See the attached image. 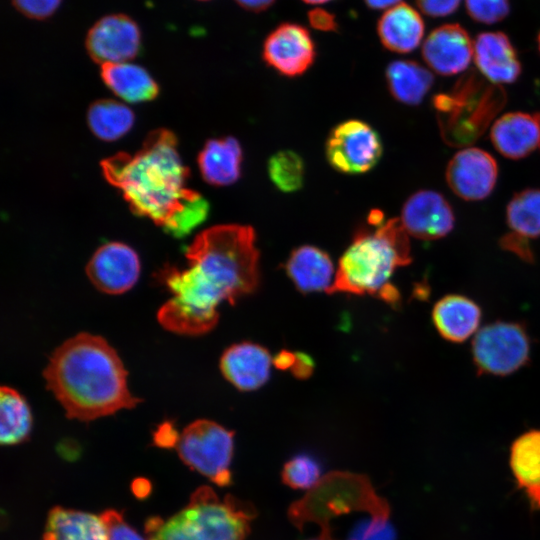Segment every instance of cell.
<instances>
[{"label": "cell", "instance_id": "cell-1", "mask_svg": "<svg viewBox=\"0 0 540 540\" xmlns=\"http://www.w3.org/2000/svg\"><path fill=\"white\" fill-rule=\"evenodd\" d=\"M186 269L166 267L162 283L172 297L157 313L170 332L196 336L217 324L222 302L233 304L256 288L259 252L252 227L226 224L202 231L186 249Z\"/></svg>", "mask_w": 540, "mask_h": 540}, {"label": "cell", "instance_id": "cell-2", "mask_svg": "<svg viewBox=\"0 0 540 540\" xmlns=\"http://www.w3.org/2000/svg\"><path fill=\"white\" fill-rule=\"evenodd\" d=\"M105 179L117 188L130 209L175 237L189 234L208 215V202L187 186L189 171L175 135L151 132L134 154L120 152L101 162Z\"/></svg>", "mask_w": 540, "mask_h": 540}, {"label": "cell", "instance_id": "cell-3", "mask_svg": "<svg viewBox=\"0 0 540 540\" xmlns=\"http://www.w3.org/2000/svg\"><path fill=\"white\" fill-rule=\"evenodd\" d=\"M43 376L70 419L88 422L141 402L129 391L117 352L97 335L79 333L62 343Z\"/></svg>", "mask_w": 540, "mask_h": 540}, {"label": "cell", "instance_id": "cell-4", "mask_svg": "<svg viewBox=\"0 0 540 540\" xmlns=\"http://www.w3.org/2000/svg\"><path fill=\"white\" fill-rule=\"evenodd\" d=\"M369 223L375 228L360 230L340 258L329 293L378 295L393 302L398 292L390 279L412 260L409 235L400 219L384 221L378 211L371 213Z\"/></svg>", "mask_w": 540, "mask_h": 540}, {"label": "cell", "instance_id": "cell-5", "mask_svg": "<svg viewBox=\"0 0 540 540\" xmlns=\"http://www.w3.org/2000/svg\"><path fill=\"white\" fill-rule=\"evenodd\" d=\"M255 510L231 495L220 498L201 486L186 506L164 520L150 517L145 523L147 540H245Z\"/></svg>", "mask_w": 540, "mask_h": 540}, {"label": "cell", "instance_id": "cell-6", "mask_svg": "<svg viewBox=\"0 0 540 540\" xmlns=\"http://www.w3.org/2000/svg\"><path fill=\"white\" fill-rule=\"evenodd\" d=\"M504 102L500 86L487 85L474 73L466 74L449 94L434 98L444 139L456 146L475 141Z\"/></svg>", "mask_w": 540, "mask_h": 540}, {"label": "cell", "instance_id": "cell-7", "mask_svg": "<svg viewBox=\"0 0 540 540\" xmlns=\"http://www.w3.org/2000/svg\"><path fill=\"white\" fill-rule=\"evenodd\" d=\"M175 448L180 459L192 470L218 486L230 485L234 451L232 431L214 421L198 419L183 429Z\"/></svg>", "mask_w": 540, "mask_h": 540}, {"label": "cell", "instance_id": "cell-8", "mask_svg": "<svg viewBox=\"0 0 540 540\" xmlns=\"http://www.w3.org/2000/svg\"><path fill=\"white\" fill-rule=\"evenodd\" d=\"M471 351L480 374L507 376L528 363L531 340L522 324L495 321L477 331Z\"/></svg>", "mask_w": 540, "mask_h": 540}, {"label": "cell", "instance_id": "cell-9", "mask_svg": "<svg viewBox=\"0 0 540 540\" xmlns=\"http://www.w3.org/2000/svg\"><path fill=\"white\" fill-rule=\"evenodd\" d=\"M325 150L327 160L335 170L345 174H361L378 163L382 143L369 124L351 119L334 127Z\"/></svg>", "mask_w": 540, "mask_h": 540}, {"label": "cell", "instance_id": "cell-10", "mask_svg": "<svg viewBox=\"0 0 540 540\" xmlns=\"http://www.w3.org/2000/svg\"><path fill=\"white\" fill-rule=\"evenodd\" d=\"M140 45L138 24L122 13L100 18L91 26L85 40L89 56L101 66L130 61L137 56Z\"/></svg>", "mask_w": 540, "mask_h": 540}, {"label": "cell", "instance_id": "cell-11", "mask_svg": "<svg viewBox=\"0 0 540 540\" xmlns=\"http://www.w3.org/2000/svg\"><path fill=\"white\" fill-rule=\"evenodd\" d=\"M264 61L278 73L295 77L313 64L316 47L309 31L297 23H282L272 30L263 44Z\"/></svg>", "mask_w": 540, "mask_h": 540}, {"label": "cell", "instance_id": "cell-12", "mask_svg": "<svg viewBox=\"0 0 540 540\" xmlns=\"http://www.w3.org/2000/svg\"><path fill=\"white\" fill-rule=\"evenodd\" d=\"M498 178L496 160L487 151L468 147L458 151L449 161L446 181L450 189L467 201L488 197Z\"/></svg>", "mask_w": 540, "mask_h": 540}, {"label": "cell", "instance_id": "cell-13", "mask_svg": "<svg viewBox=\"0 0 540 540\" xmlns=\"http://www.w3.org/2000/svg\"><path fill=\"white\" fill-rule=\"evenodd\" d=\"M86 273L99 291L122 294L130 290L139 278V257L130 246L110 242L95 251L87 264Z\"/></svg>", "mask_w": 540, "mask_h": 540}, {"label": "cell", "instance_id": "cell-14", "mask_svg": "<svg viewBox=\"0 0 540 540\" xmlns=\"http://www.w3.org/2000/svg\"><path fill=\"white\" fill-rule=\"evenodd\" d=\"M400 221L408 235L421 240H436L452 231L455 217L442 194L419 190L404 203Z\"/></svg>", "mask_w": 540, "mask_h": 540}, {"label": "cell", "instance_id": "cell-15", "mask_svg": "<svg viewBox=\"0 0 540 540\" xmlns=\"http://www.w3.org/2000/svg\"><path fill=\"white\" fill-rule=\"evenodd\" d=\"M474 54V43L464 27L457 23L443 24L425 39L422 57L435 73L452 76L464 71Z\"/></svg>", "mask_w": 540, "mask_h": 540}, {"label": "cell", "instance_id": "cell-16", "mask_svg": "<svg viewBox=\"0 0 540 540\" xmlns=\"http://www.w3.org/2000/svg\"><path fill=\"white\" fill-rule=\"evenodd\" d=\"M474 61L493 85L514 83L521 74L517 50L503 32H482L474 41Z\"/></svg>", "mask_w": 540, "mask_h": 540}, {"label": "cell", "instance_id": "cell-17", "mask_svg": "<svg viewBox=\"0 0 540 540\" xmlns=\"http://www.w3.org/2000/svg\"><path fill=\"white\" fill-rule=\"evenodd\" d=\"M272 362L270 353L264 347L241 342L224 351L220 369L233 386L251 391L260 388L268 380Z\"/></svg>", "mask_w": 540, "mask_h": 540}, {"label": "cell", "instance_id": "cell-18", "mask_svg": "<svg viewBox=\"0 0 540 540\" xmlns=\"http://www.w3.org/2000/svg\"><path fill=\"white\" fill-rule=\"evenodd\" d=\"M495 149L504 157L521 159L540 148V113L509 112L490 130Z\"/></svg>", "mask_w": 540, "mask_h": 540}, {"label": "cell", "instance_id": "cell-19", "mask_svg": "<svg viewBox=\"0 0 540 540\" xmlns=\"http://www.w3.org/2000/svg\"><path fill=\"white\" fill-rule=\"evenodd\" d=\"M482 311L471 298L447 294L432 309V322L439 335L450 342L461 343L479 330Z\"/></svg>", "mask_w": 540, "mask_h": 540}, {"label": "cell", "instance_id": "cell-20", "mask_svg": "<svg viewBox=\"0 0 540 540\" xmlns=\"http://www.w3.org/2000/svg\"><path fill=\"white\" fill-rule=\"evenodd\" d=\"M425 24L412 6L399 3L381 15L377 33L382 45L396 53H410L421 43Z\"/></svg>", "mask_w": 540, "mask_h": 540}, {"label": "cell", "instance_id": "cell-21", "mask_svg": "<svg viewBox=\"0 0 540 540\" xmlns=\"http://www.w3.org/2000/svg\"><path fill=\"white\" fill-rule=\"evenodd\" d=\"M285 268L297 289L305 293H329L335 280L334 265L329 255L311 245L295 249Z\"/></svg>", "mask_w": 540, "mask_h": 540}, {"label": "cell", "instance_id": "cell-22", "mask_svg": "<svg viewBox=\"0 0 540 540\" xmlns=\"http://www.w3.org/2000/svg\"><path fill=\"white\" fill-rule=\"evenodd\" d=\"M242 156V148L235 138L210 139L198 156L200 173L211 185H230L240 177Z\"/></svg>", "mask_w": 540, "mask_h": 540}, {"label": "cell", "instance_id": "cell-23", "mask_svg": "<svg viewBox=\"0 0 540 540\" xmlns=\"http://www.w3.org/2000/svg\"><path fill=\"white\" fill-rule=\"evenodd\" d=\"M510 466L519 487L533 507L540 509V429L529 430L514 440Z\"/></svg>", "mask_w": 540, "mask_h": 540}, {"label": "cell", "instance_id": "cell-24", "mask_svg": "<svg viewBox=\"0 0 540 540\" xmlns=\"http://www.w3.org/2000/svg\"><path fill=\"white\" fill-rule=\"evenodd\" d=\"M43 540H107V530L100 515L57 506L49 511Z\"/></svg>", "mask_w": 540, "mask_h": 540}, {"label": "cell", "instance_id": "cell-25", "mask_svg": "<svg viewBox=\"0 0 540 540\" xmlns=\"http://www.w3.org/2000/svg\"><path fill=\"white\" fill-rule=\"evenodd\" d=\"M101 78L114 94L130 103L150 101L159 91L145 68L129 62L102 65Z\"/></svg>", "mask_w": 540, "mask_h": 540}, {"label": "cell", "instance_id": "cell-26", "mask_svg": "<svg viewBox=\"0 0 540 540\" xmlns=\"http://www.w3.org/2000/svg\"><path fill=\"white\" fill-rule=\"evenodd\" d=\"M385 75L392 96L406 105L419 104L434 82L433 74L412 60L391 62Z\"/></svg>", "mask_w": 540, "mask_h": 540}, {"label": "cell", "instance_id": "cell-27", "mask_svg": "<svg viewBox=\"0 0 540 540\" xmlns=\"http://www.w3.org/2000/svg\"><path fill=\"white\" fill-rule=\"evenodd\" d=\"M134 120L130 108L111 99L95 101L87 113L90 130L103 141H115L124 136L132 128Z\"/></svg>", "mask_w": 540, "mask_h": 540}, {"label": "cell", "instance_id": "cell-28", "mask_svg": "<svg viewBox=\"0 0 540 540\" xmlns=\"http://www.w3.org/2000/svg\"><path fill=\"white\" fill-rule=\"evenodd\" d=\"M0 442L15 445L25 441L31 431L32 415L28 403L15 389L2 386L0 391Z\"/></svg>", "mask_w": 540, "mask_h": 540}, {"label": "cell", "instance_id": "cell-29", "mask_svg": "<svg viewBox=\"0 0 540 540\" xmlns=\"http://www.w3.org/2000/svg\"><path fill=\"white\" fill-rule=\"evenodd\" d=\"M506 222L511 233L528 241L540 237V189L516 193L507 205Z\"/></svg>", "mask_w": 540, "mask_h": 540}, {"label": "cell", "instance_id": "cell-30", "mask_svg": "<svg viewBox=\"0 0 540 540\" xmlns=\"http://www.w3.org/2000/svg\"><path fill=\"white\" fill-rule=\"evenodd\" d=\"M268 173L279 190L286 193L294 192L303 185L304 163L293 151H279L269 159Z\"/></svg>", "mask_w": 540, "mask_h": 540}, {"label": "cell", "instance_id": "cell-31", "mask_svg": "<svg viewBox=\"0 0 540 540\" xmlns=\"http://www.w3.org/2000/svg\"><path fill=\"white\" fill-rule=\"evenodd\" d=\"M321 469L316 460L307 455L290 459L283 467L282 480L294 489H309L320 482Z\"/></svg>", "mask_w": 540, "mask_h": 540}, {"label": "cell", "instance_id": "cell-32", "mask_svg": "<svg viewBox=\"0 0 540 540\" xmlns=\"http://www.w3.org/2000/svg\"><path fill=\"white\" fill-rule=\"evenodd\" d=\"M468 15L482 24H495L510 12V0H465Z\"/></svg>", "mask_w": 540, "mask_h": 540}, {"label": "cell", "instance_id": "cell-33", "mask_svg": "<svg viewBox=\"0 0 540 540\" xmlns=\"http://www.w3.org/2000/svg\"><path fill=\"white\" fill-rule=\"evenodd\" d=\"M106 526L107 540H144L116 510H106L101 515Z\"/></svg>", "mask_w": 540, "mask_h": 540}, {"label": "cell", "instance_id": "cell-34", "mask_svg": "<svg viewBox=\"0 0 540 540\" xmlns=\"http://www.w3.org/2000/svg\"><path fill=\"white\" fill-rule=\"evenodd\" d=\"M62 0H11L15 9L30 19L44 20L52 16Z\"/></svg>", "mask_w": 540, "mask_h": 540}, {"label": "cell", "instance_id": "cell-35", "mask_svg": "<svg viewBox=\"0 0 540 540\" xmlns=\"http://www.w3.org/2000/svg\"><path fill=\"white\" fill-rule=\"evenodd\" d=\"M416 3L430 17H445L458 9L461 0H416Z\"/></svg>", "mask_w": 540, "mask_h": 540}, {"label": "cell", "instance_id": "cell-36", "mask_svg": "<svg viewBox=\"0 0 540 540\" xmlns=\"http://www.w3.org/2000/svg\"><path fill=\"white\" fill-rule=\"evenodd\" d=\"M500 246L504 250L516 254L522 260L527 262L534 259L529 241L511 232L507 233L500 239Z\"/></svg>", "mask_w": 540, "mask_h": 540}, {"label": "cell", "instance_id": "cell-37", "mask_svg": "<svg viewBox=\"0 0 540 540\" xmlns=\"http://www.w3.org/2000/svg\"><path fill=\"white\" fill-rule=\"evenodd\" d=\"M308 21L312 28L324 32H335L339 27L335 15L322 8L310 10Z\"/></svg>", "mask_w": 540, "mask_h": 540}, {"label": "cell", "instance_id": "cell-38", "mask_svg": "<svg viewBox=\"0 0 540 540\" xmlns=\"http://www.w3.org/2000/svg\"><path fill=\"white\" fill-rule=\"evenodd\" d=\"M292 370L298 377H306L312 370V361L303 354L295 355V362L292 366Z\"/></svg>", "mask_w": 540, "mask_h": 540}, {"label": "cell", "instance_id": "cell-39", "mask_svg": "<svg viewBox=\"0 0 540 540\" xmlns=\"http://www.w3.org/2000/svg\"><path fill=\"white\" fill-rule=\"evenodd\" d=\"M239 6L251 12H261L271 7L276 0H234Z\"/></svg>", "mask_w": 540, "mask_h": 540}, {"label": "cell", "instance_id": "cell-40", "mask_svg": "<svg viewBox=\"0 0 540 540\" xmlns=\"http://www.w3.org/2000/svg\"><path fill=\"white\" fill-rule=\"evenodd\" d=\"M295 355L287 351H282L276 358H275V365L278 368L281 369H287L292 368L294 362H295Z\"/></svg>", "mask_w": 540, "mask_h": 540}, {"label": "cell", "instance_id": "cell-41", "mask_svg": "<svg viewBox=\"0 0 540 540\" xmlns=\"http://www.w3.org/2000/svg\"><path fill=\"white\" fill-rule=\"evenodd\" d=\"M401 0H364L366 5L374 10L385 9L395 4H399Z\"/></svg>", "mask_w": 540, "mask_h": 540}, {"label": "cell", "instance_id": "cell-42", "mask_svg": "<svg viewBox=\"0 0 540 540\" xmlns=\"http://www.w3.org/2000/svg\"><path fill=\"white\" fill-rule=\"evenodd\" d=\"M149 490H150V485L144 479L136 480L135 484L133 485V491L135 492L137 496L143 497L146 494H148Z\"/></svg>", "mask_w": 540, "mask_h": 540}, {"label": "cell", "instance_id": "cell-43", "mask_svg": "<svg viewBox=\"0 0 540 540\" xmlns=\"http://www.w3.org/2000/svg\"><path fill=\"white\" fill-rule=\"evenodd\" d=\"M304 1L305 3H308V4H323V3H327L331 0H302Z\"/></svg>", "mask_w": 540, "mask_h": 540}, {"label": "cell", "instance_id": "cell-44", "mask_svg": "<svg viewBox=\"0 0 540 540\" xmlns=\"http://www.w3.org/2000/svg\"><path fill=\"white\" fill-rule=\"evenodd\" d=\"M537 46H538V50L540 52V32H539V34L537 36Z\"/></svg>", "mask_w": 540, "mask_h": 540}, {"label": "cell", "instance_id": "cell-45", "mask_svg": "<svg viewBox=\"0 0 540 540\" xmlns=\"http://www.w3.org/2000/svg\"><path fill=\"white\" fill-rule=\"evenodd\" d=\"M200 1H207V0H200Z\"/></svg>", "mask_w": 540, "mask_h": 540}]
</instances>
